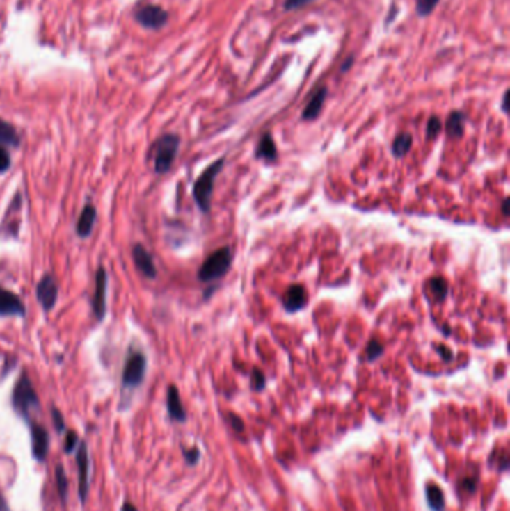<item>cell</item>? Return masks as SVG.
Masks as SVG:
<instances>
[{
	"label": "cell",
	"instance_id": "cell-11",
	"mask_svg": "<svg viewBox=\"0 0 510 511\" xmlns=\"http://www.w3.org/2000/svg\"><path fill=\"white\" fill-rule=\"evenodd\" d=\"M77 465H78V494L81 498L83 503H86V498L88 494V452H87V444L84 441H79V446L77 450Z\"/></svg>",
	"mask_w": 510,
	"mask_h": 511
},
{
	"label": "cell",
	"instance_id": "cell-26",
	"mask_svg": "<svg viewBox=\"0 0 510 511\" xmlns=\"http://www.w3.org/2000/svg\"><path fill=\"white\" fill-rule=\"evenodd\" d=\"M250 384H252V389L255 390V392H262V390L265 389L266 378L261 369L255 368L252 371V375H250Z\"/></svg>",
	"mask_w": 510,
	"mask_h": 511
},
{
	"label": "cell",
	"instance_id": "cell-2",
	"mask_svg": "<svg viewBox=\"0 0 510 511\" xmlns=\"http://www.w3.org/2000/svg\"><path fill=\"white\" fill-rule=\"evenodd\" d=\"M223 166H225V157L217 159L214 163L209 165L204 172L196 178V181L193 184V199L198 208L201 209V213L204 214H208L209 209H212L214 183L217 175L222 172Z\"/></svg>",
	"mask_w": 510,
	"mask_h": 511
},
{
	"label": "cell",
	"instance_id": "cell-32",
	"mask_svg": "<svg viewBox=\"0 0 510 511\" xmlns=\"http://www.w3.org/2000/svg\"><path fill=\"white\" fill-rule=\"evenodd\" d=\"M78 441H79V439H78L77 432H74V430H67V432H66V438H65V452H66V453L74 452V448L77 447Z\"/></svg>",
	"mask_w": 510,
	"mask_h": 511
},
{
	"label": "cell",
	"instance_id": "cell-34",
	"mask_svg": "<svg viewBox=\"0 0 510 511\" xmlns=\"http://www.w3.org/2000/svg\"><path fill=\"white\" fill-rule=\"evenodd\" d=\"M229 422H231L232 428L235 430H238V432H241V430H244V422L241 419H239L238 416L235 414H229Z\"/></svg>",
	"mask_w": 510,
	"mask_h": 511
},
{
	"label": "cell",
	"instance_id": "cell-15",
	"mask_svg": "<svg viewBox=\"0 0 510 511\" xmlns=\"http://www.w3.org/2000/svg\"><path fill=\"white\" fill-rule=\"evenodd\" d=\"M30 432H32V450L33 456L38 460H45L48 450H49V434L42 425H32L30 426Z\"/></svg>",
	"mask_w": 510,
	"mask_h": 511
},
{
	"label": "cell",
	"instance_id": "cell-4",
	"mask_svg": "<svg viewBox=\"0 0 510 511\" xmlns=\"http://www.w3.org/2000/svg\"><path fill=\"white\" fill-rule=\"evenodd\" d=\"M234 262L231 247H222L209 254L198 270V279L202 283H213L228 274Z\"/></svg>",
	"mask_w": 510,
	"mask_h": 511
},
{
	"label": "cell",
	"instance_id": "cell-35",
	"mask_svg": "<svg viewBox=\"0 0 510 511\" xmlns=\"http://www.w3.org/2000/svg\"><path fill=\"white\" fill-rule=\"evenodd\" d=\"M438 350H442V352H440V355H442V357H443L445 362H451V360L454 359L452 350H449V348H447V347H445V346H438Z\"/></svg>",
	"mask_w": 510,
	"mask_h": 511
},
{
	"label": "cell",
	"instance_id": "cell-19",
	"mask_svg": "<svg viewBox=\"0 0 510 511\" xmlns=\"http://www.w3.org/2000/svg\"><path fill=\"white\" fill-rule=\"evenodd\" d=\"M425 496H427V504L431 511H445L446 508V498L443 490L440 486L434 483H428L425 486Z\"/></svg>",
	"mask_w": 510,
	"mask_h": 511
},
{
	"label": "cell",
	"instance_id": "cell-31",
	"mask_svg": "<svg viewBox=\"0 0 510 511\" xmlns=\"http://www.w3.org/2000/svg\"><path fill=\"white\" fill-rule=\"evenodd\" d=\"M51 416H53V423H54V426H56V429H57V432H58V434L65 432L66 425H65V419H63L62 412H60V409H57L56 407H53V409H51Z\"/></svg>",
	"mask_w": 510,
	"mask_h": 511
},
{
	"label": "cell",
	"instance_id": "cell-27",
	"mask_svg": "<svg viewBox=\"0 0 510 511\" xmlns=\"http://www.w3.org/2000/svg\"><path fill=\"white\" fill-rule=\"evenodd\" d=\"M438 0H416V13L421 17H427L433 13Z\"/></svg>",
	"mask_w": 510,
	"mask_h": 511
},
{
	"label": "cell",
	"instance_id": "cell-17",
	"mask_svg": "<svg viewBox=\"0 0 510 511\" xmlns=\"http://www.w3.org/2000/svg\"><path fill=\"white\" fill-rule=\"evenodd\" d=\"M326 96H328V88L326 87L317 88L314 92V95L312 96V99L308 100V104L304 108L303 120H305V122H313V120H316L319 117V114L322 113V108L325 105Z\"/></svg>",
	"mask_w": 510,
	"mask_h": 511
},
{
	"label": "cell",
	"instance_id": "cell-7",
	"mask_svg": "<svg viewBox=\"0 0 510 511\" xmlns=\"http://www.w3.org/2000/svg\"><path fill=\"white\" fill-rule=\"evenodd\" d=\"M22 208H23V196L18 192L13 197L11 204H9L6 213L3 216L2 223H0V236H2L3 239H13L18 236L19 225H22V222H19V213H22Z\"/></svg>",
	"mask_w": 510,
	"mask_h": 511
},
{
	"label": "cell",
	"instance_id": "cell-30",
	"mask_svg": "<svg viewBox=\"0 0 510 511\" xmlns=\"http://www.w3.org/2000/svg\"><path fill=\"white\" fill-rule=\"evenodd\" d=\"M183 456H184V460L189 465H196L199 457H201V452H199L198 447L183 448Z\"/></svg>",
	"mask_w": 510,
	"mask_h": 511
},
{
	"label": "cell",
	"instance_id": "cell-5",
	"mask_svg": "<svg viewBox=\"0 0 510 511\" xmlns=\"http://www.w3.org/2000/svg\"><path fill=\"white\" fill-rule=\"evenodd\" d=\"M147 373V357L141 352H131L122 373V387L134 390L143 384Z\"/></svg>",
	"mask_w": 510,
	"mask_h": 511
},
{
	"label": "cell",
	"instance_id": "cell-20",
	"mask_svg": "<svg viewBox=\"0 0 510 511\" xmlns=\"http://www.w3.org/2000/svg\"><path fill=\"white\" fill-rule=\"evenodd\" d=\"M19 144H22V136L18 135L15 126L6 122V120L0 118V145L17 148L19 147Z\"/></svg>",
	"mask_w": 510,
	"mask_h": 511
},
{
	"label": "cell",
	"instance_id": "cell-37",
	"mask_svg": "<svg viewBox=\"0 0 510 511\" xmlns=\"http://www.w3.org/2000/svg\"><path fill=\"white\" fill-rule=\"evenodd\" d=\"M503 214L509 216V199L507 197L503 200Z\"/></svg>",
	"mask_w": 510,
	"mask_h": 511
},
{
	"label": "cell",
	"instance_id": "cell-23",
	"mask_svg": "<svg viewBox=\"0 0 510 511\" xmlns=\"http://www.w3.org/2000/svg\"><path fill=\"white\" fill-rule=\"evenodd\" d=\"M429 289H431L433 295L436 296L437 300H445L449 295V284L445 278L442 277H434L431 278V282H429Z\"/></svg>",
	"mask_w": 510,
	"mask_h": 511
},
{
	"label": "cell",
	"instance_id": "cell-38",
	"mask_svg": "<svg viewBox=\"0 0 510 511\" xmlns=\"http://www.w3.org/2000/svg\"><path fill=\"white\" fill-rule=\"evenodd\" d=\"M507 96H509V92H506L504 96H503V104H502V106H503V111L504 113L507 111V106H506V104H507Z\"/></svg>",
	"mask_w": 510,
	"mask_h": 511
},
{
	"label": "cell",
	"instance_id": "cell-16",
	"mask_svg": "<svg viewBox=\"0 0 510 511\" xmlns=\"http://www.w3.org/2000/svg\"><path fill=\"white\" fill-rule=\"evenodd\" d=\"M96 218H97V211L95 205L87 204L84 205L81 214H79L78 220H77V226H75V232L79 238H88L93 232V227L96 225Z\"/></svg>",
	"mask_w": 510,
	"mask_h": 511
},
{
	"label": "cell",
	"instance_id": "cell-9",
	"mask_svg": "<svg viewBox=\"0 0 510 511\" xmlns=\"http://www.w3.org/2000/svg\"><path fill=\"white\" fill-rule=\"evenodd\" d=\"M36 299L45 313L56 307L58 299V284L51 274H45L36 284Z\"/></svg>",
	"mask_w": 510,
	"mask_h": 511
},
{
	"label": "cell",
	"instance_id": "cell-36",
	"mask_svg": "<svg viewBox=\"0 0 510 511\" xmlns=\"http://www.w3.org/2000/svg\"><path fill=\"white\" fill-rule=\"evenodd\" d=\"M122 511H138V508L131 503H125L122 507Z\"/></svg>",
	"mask_w": 510,
	"mask_h": 511
},
{
	"label": "cell",
	"instance_id": "cell-18",
	"mask_svg": "<svg viewBox=\"0 0 510 511\" xmlns=\"http://www.w3.org/2000/svg\"><path fill=\"white\" fill-rule=\"evenodd\" d=\"M255 157L261 159V160H266V162H276L278 153H277V147H276L274 138L271 133H265L261 138V141H259L256 147Z\"/></svg>",
	"mask_w": 510,
	"mask_h": 511
},
{
	"label": "cell",
	"instance_id": "cell-10",
	"mask_svg": "<svg viewBox=\"0 0 510 511\" xmlns=\"http://www.w3.org/2000/svg\"><path fill=\"white\" fill-rule=\"evenodd\" d=\"M0 317H26V307L22 298L3 287H0Z\"/></svg>",
	"mask_w": 510,
	"mask_h": 511
},
{
	"label": "cell",
	"instance_id": "cell-8",
	"mask_svg": "<svg viewBox=\"0 0 510 511\" xmlns=\"http://www.w3.org/2000/svg\"><path fill=\"white\" fill-rule=\"evenodd\" d=\"M106 289H108V274L104 266H99L95 275V293H93V314L97 322H102L106 316Z\"/></svg>",
	"mask_w": 510,
	"mask_h": 511
},
{
	"label": "cell",
	"instance_id": "cell-24",
	"mask_svg": "<svg viewBox=\"0 0 510 511\" xmlns=\"http://www.w3.org/2000/svg\"><path fill=\"white\" fill-rule=\"evenodd\" d=\"M383 346L382 343H378L377 339H372L369 343L367 344V348H365V356H367V360L368 362H374V360H377L380 356L383 355Z\"/></svg>",
	"mask_w": 510,
	"mask_h": 511
},
{
	"label": "cell",
	"instance_id": "cell-33",
	"mask_svg": "<svg viewBox=\"0 0 510 511\" xmlns=\"http://www.w3.org/2000/svg\"><path fill=\"white\" fill-rule=\"evenodd\" d=\"M310 2H313V0H287V2L285 3V8L286 9H298V8L305 6Z\"/></svg>",
	"mask_w": 510,
	"mask_h": 511
},
{
	"label": "cell",
	"instance_id": "cell-14",
	"mask_svg": "<svg viewBox=\"0 0 510 511\" xmlns=\"http://www.w3.org/2000/svg\"><path fill=\"white\" fill-rule=\"evenodd\" d=\"M166 408H168V414L169 419L173 422H178V423H184L187 420V413L184 409V405L182 403V396H180V392L177 386L171 384L168 387L166 392Z\"/></svg>",
	"mask_w": 510,
	"mask_h": 511
},
{
	"label": "cell",
	"instance_id": "cell-6",
	"mask_svg": "<svg viewBox=\"0 0 510 511\" xmlns=\"http://www.w3.org/2000/svg\"><path fill=\"white\" fill-rule=\"evenodd\" d=\"M135 22L148 30H159L162 29L166 23L169 14L162 6L154 3H143L135 8L134 11Z\"/></svg>",
	"mask_w": 510,
	"mask_h": 511
},
{
	"label": "cell",
	"instance_id": "cell-25",
	"mask_svg": "<svg viewBox=\"0 0 510 511\" xmlns=\"http://www.w3.org/2000/svg\"><path fill=\"white\" fill-rule=\"evenodd\" d=\"M56 482H57V489H58L60 498H62V501L65 503L66 494H67V478H66V474H65V468L62 465H57V468H56Z\"/></svg>",
	"mask_w": 510,
	"mask_h": 511
},
{
	"label": "cell",
	"instance_id": "cell-22",
	"mask_svg": "<svg viewBox=\"0 0 510 511\" xmlns=\"http://www.w3.org/2000/svg\"><path fill=\"white\" fill-rule=\"evenodd\" d=\"M412 144H413L412 135H410V133H399L394 139L392 147H391V152H392L394 157H397V159L404 157L410 152V148H412Z\"/></svg>",
	"mask_w": 510,
	"mask_h": 511
},
{
	"label": "cell",
	"instance_id": "cell-21",
	"mask_svg": "<svg viewBox=\"0 0 510 511\" xmlns=\"http://www.w3.org/2000/svg\"><path fill=\"white\" fill-rule=\"evenodd\" d=\"M465 115L461 111H452L446 120V132L451 138H459L464 133Z\"/></svg>",
	"mask_w": 510,
	"mask_h": 511
},
{
	"label": "cell",
	"instance_id": "cell-1",
	"mask_svg": "<svg viewBox=\"0 0 510 511\" xmlns=\"http://www.w3.org/2000/svg\"><path fill=\"white\" fill-rule=\"evenodd\" d=\"M182 144V139L175 133H166L157 138L150 147L148 159L153 162V168L156 174H166L173 168L174 160L178 154V148Z\"/></svg>",
	"mask_w": 510,
	"mask_h": 511
},
{
	"label": "cell",
	"instance_id": "cell-3",
	"mask_svg": "<svg viewBox=\"0 0 510 511\" xmlns=\"http://www.w3.org/2000/svg\"><path fill=\"white\" fill-rule=\"evenodd\" d=\"M13 407L19 416L27 420L32 416V413L41 408L39 396L26 371H23L22 375L18 377L13 390Z\"/></svg>",
	"mask_w": 510,
	"mask_h": 511
},
{
	"label": "cell",
	"instance_id": "cell-28",
	"mask_svg": "<svg viewBox=\"0 0 510 511\" xmlns=\"http://www.w3.org/2000/svg\"><path fill=\"white\" fill-rule=\"evenodd\" d=\"M440 130H442V122H440V118L438 117L429 118L427 123V136L429 139H434L440 133Z\"/></svg>",
	"mask_w": 510,
	"mask_h": 511
},
{
	"label": "cell",
	"instance_id": "cell-12",
	"mask_svg": "<svg viewBox=\"0 0 510 511\" xmlns=\"http://www.w3.org/2000/svg\"><path fill=\"white\" fill-rule=\"evenodd\" d=\"M308 302L307 290L303 284H292L286 289L285 295L282 296V305L286 313H298L305 308Z\"/></svg>",
	"mask_w": 510,
	"mask_h": 511
},
{
	"label": "cell",
	"instance_id": "cell-13",
	"mask_svg": "<svg viewBox=\"0 0 510 511\" xmlns=\"http://www.w3.org/2000/svg\"><path fill=\"white\" fill-rule=\"evenodd\" d=\"M132 260H134L136 269L145 278L154 279L157 277V268L154 265V260L143 244H135L132 247Z\"/></svg>",
	"mask_w": 510,
	"mask_h": 511
},
{
	"label": "cell",
	"instance_id": "cell-29",
	"mask_svg": "<svg viewBox=\"0 0 510 511\" xmlns=\"http://www.w3.org/2000/svg\"><path fill=\"white\" fill-rule=\"evenodd\" d=\"M11 165H13L11 154H9L5 145H0V174H5L6 170H9V168H11Z\"/></svg>",
	"mask_w": 510,
	"mask_h": 511
}]
</instances>
